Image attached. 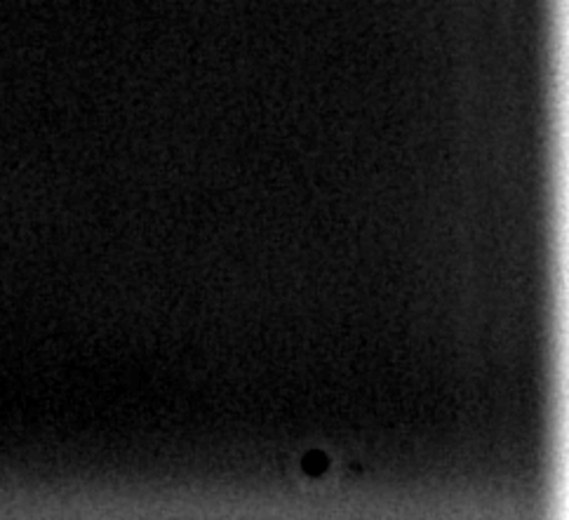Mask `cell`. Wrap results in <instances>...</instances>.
I'll return each mask as SVG.
<instances>
[{
  "instance_id": "1",
  "label": "cell",
  "mask_w": 569,
  "mask_h": 520,
  "mask_svg": "<svg viewBox=\"0 0 569 520\" xmlns=\"http://www.w3.org/2000/svg\"><path fill=\"white\" fill-rule=\"evenodd\" d=\"M303 469H307V473H311V476H318L328 469V457H325L322 452H309L307 457H303Z\"/></svg>"
}]
</instances>
